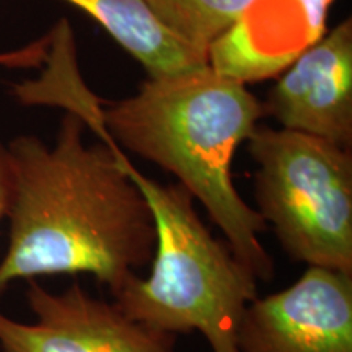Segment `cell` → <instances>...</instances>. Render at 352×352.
<instances>
[{"label": "cell", "instance_id": "cell-5", "mask_svg": "<svg viewBox=\"0 0 352 352\" xmlns=\"http://www.w3.org/2000/svg\"><path fill=\"white\" fill-rule=\"evenodd\" d=\"M26 300L34 323L8 318L0 311L2 352H175L176 336L129 318L78 283L50 292L36 279L26 280Z\"/></svg>", "mask_w": 352, "mask_h": 352}, {"label": "cell", "instance_id": "cell-9", "mask_svg": "<svg viewBox=\"0 0 352 352\" xmlns=\"http://www.w3.org/2000/svg\"><path fill=\"white\" fill-rule=\"evenodd\" d=\"M95 19L151 77L209 64L208 56L179 41L144 0H67Z\"/></svg>", "mask_w": 352, "mask_h": 352}, {"label": "cell", "instance_id": "cell-11", "mask_svg": "<svg viewBox=\"0 0 352 352\" xmlns=\"http://www.w3.org/2000/svg\"><path fill=\"white\" fill-rule=\"evenodd\" d=\"M13 192V170L8 147L0 140V222L7 219Z\"/></svg>", "mask_w": 352, "mask_h": 352}, {"label": "cell", "instance_id": "cell-1", "mask_svg": "<svg viewBox=\"0 0 352 352\" xmlns=\"http://www.w3.org/2000/svg\"><path fill=\"white\" fill-rule=\"evenodd\" d=\"M83 122L67 113L52 147L34 135L7 145L13 192L0 298L15 280L90 274L114 294L152 261L151 206L127 173L121 148L87 145Z\"/></svg>", "mask_w": 352, "mask_h": 352}, {"label": "cell", "instance_id": "cell-6", "mask_svg": "<svg viewBox=\"0 0 352 352\" xmlns=\"http://www.w3.org/2000/svg\"><path fill=\"white\" fill-rule=\"evenodd\" d=\"M240 352H352V274L308 266L280 292L256 297L239 329Z\"/></svg>", "mask_w": 352, "mask_h": 352}, {"label": "cell", "instance_id": "cell-7", "mask_svg": "<svg viewBox=\"0 0 352 352\" xmlns=\"http://www.w3.org/2000/svg\"><path fill=\"white\" fill-rule=\"evenodd\" d=\"M264 114L283 129L352 148V21L347 19L283 70Z\"/></svg>", "mask_w": 352, "mask_h": 352}, {"label": "cell", "instance_id": "cell-12", "mask_svg": "<svg viewBox=\"0 0 352 352\" xmlns=\"http://www.w3.org/2000/svg\"><path fill=\"white\" fill-rule=\"evenodd\" d=\"M0 64L20 67V65L23 64V52L12 51V52H6V54H0Z\"/></svg>", "mask_w": 352, "mask_h": 352}, {"label": "cell", "instance_id": "cell-10", "mask_svg": "<svg viewBox=\"0 0 352 352\" xmlns=\"http://www.w3.org/2000/svg\"><path fill=\"white\" fill-rule=\"evenodd\" d=\"M179 41L208 56L254 0H144Z\"/></svg>", "mask_w": 352, "mask_h": 352}, {"label": "cell", "instance_id": "cell-8", "mask_svg": "<svg viewBox=\"0 0 352 352\" xmlns=\"http://www.w3.org/2000/svg\"><path fill=\"white\" fill-rule=\"evenodd\" d=\"M334 0H254L209 47V64L248 83L276 77L324 34Z\"/></svg>", "mask_w": 352, "mask_h": 352}, {"label": "cell", "instance_id": "cell-4", "mask_svg": "<svg viewBox=\"0 0 352 352\" xmlns=\"http://www.w3.org/2000/svg\"><path fill=\"white\" fill-rule=\"evenodd\" d=\"M254 197L266 226L296 263L352 274V152L289 129L258 126Z\"/></svg>", "mask_w": 352, "mask_h": 352}, {"label": "cell", "instance_id": "cell-2", "mask_svg": "<svg viewBox=\"0 0 352 352\" xmlns=\"http://www.w3.org/2000/svg\"><path fill=\"white\" fill-rule=\"evenodd\" d=\"M263 116L264 104L246 83L210 64L148 77L138 95L101 109L109 139L175 175L235 256L258 280H271L274 261L259 240L267 226L232 178L233 155Z\"/></svg>", "mask_w": 352, "mask_h": 352}, {"label": "cell", "instance_id": "cell-3", "mask_svg": "<svg viewBox=\"0 0 352 352\" xmlns=\"http://www.w3.org/2000/svg\"><path fill=\"white\" fill-rule=\"evenodd\" d=\"M155 220L157 241L148 277L132 274L113 294L122 314L170 334L199 331L212 352H240L239 329L258 297V279L212 235L179 183L162 184L127 164Z\"/></svg>", "mask_w": 352, "mask_h": 352}]
</instances>
